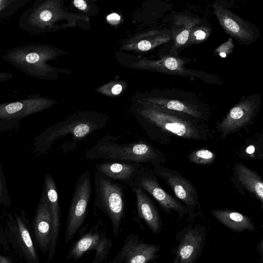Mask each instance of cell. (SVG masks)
Returning a JSON list of instances; mask_svg holds the SVG:
<instances>
[{"label": "cell", "instance_id": "obj_12", "mask_svg": "<svg viewBox=\"0 0 263 263\" xmlns=\"http://www.w3.org/2000/svg\"><path fill=\"white\" fill-rule=\"evenodd\" d=\"M160 246L146 243L137 234H129L113 259L107 263H148L159 256Z\"/></svg>", "mask_w": 263, "mask_h": 263}, {"label": "cell", "instance_id": "obj_10", "mask_svg": "<svg viewBox=\"0 0 263 263\" xmlns=\"http://www.w3.org/2000/svg\"><path fill=\"white\" fill-rule=\"evenodd\" d=\"M260 104V99L258 95L241 99L217 125L220 137L224 138L250 124L258 112Z\"/></svg>", "mask_w": 263, "mask_h": 263}, {"label": "cell", "instance_id": "obj_2", "mask_svg": "<svg viewBox=\"0 0 263 263\" xmlns=\"http://www.w3.org/2000/svg\"><path fill=\"white\" fill-rule=\"evenodd\" d=\"M121 137L105 135L85 152V158L88 160L150 163L153 166L165 161L164 154L153 145L142 141L118 142Z\"/></svg>", "mask_w": 263, "mask_h": 263}, {"label": "cell", "instance_id": "obj_16", "mask_svg": "<svg viewBox=\"0 0 263 263\" xmlns=\"http://www.w3.org/2000/svg\"><path fill=\"white\" fill-rule=\"evenodd\" d=\"M53 101L37 96L14 102L0 104V119L11 120L25 117L50 107Z\"/></svg>", "mask_w": 263, "mask_h": 263}, {"label": "cell", "instance_id": "obj_36", "mask_svg": "<svg viewBox=\"0 0 263 263\" xmlns=\"http://www.w3.org/2000/svg\"><path fill=\"white\" fill-rule=\"evenodd\" d=\"M3 185L2 183L1 177V174H0V197L3 194Z\"/></svg>", "mask_w": 263, "mask_h": 263}, {"label": "cell", "instance_id": "obj_23", "mask_svg": "<svg viewBox=\"0 0 263 263\" xmlns=\"http://www.w3.org/2000/svg\"><path fill=\"white\" fill-rule=\"evenodd\" d=\"M200 22V21L197 18L183 14L175 16L172 52H175L187 42L191 32Z\"/></svg>", "mask_w": 263, "mask_h": 263}, {"label": "cell", "instance_id": "obj_34", "mask_svg": "<svg viewBox=\"0 0 263 263\" xmlns=\"http://www.w3.org/2000/svg\"><path fill=\"white\" fill-rule=\"evenodd\" d=\"M255 151V146L254 145H250L246 149V153L248 155L253 154Z\"/></svg>", "mask_w": 263, "mask_h": 263}, {"label": "cell", "instance_id": "obj_25", "mask_svg": "<svg viewBox=\"0 0 263 263\" xmlns=\"http://www.w3.org/2000/svg\"><path fill=\"white\" fill-rule=\"evenodd\" d=\"M187 159L192 163L207 165L212 163L215 159V154L207 149L194 151L187 156Z\"/></svg>", "mask_w": 263, "mask_h": 263}, {"label": "cell", "instance_id": "obj_20", "mask_svg": "<svg viewBox=\"0 0 263 263\" xmlns=\"http://www.w3.org/2000/svg\"><path fill=\"white\" fill-rule=\"evenodd\" d=\"M187 62L182 58L174 56H166L156 62H153L152 66L161 72L179 76L199 78L204 81H209L211 74L185 67Z\"/></svg>", "mask_w": 263, "mask_h": 263}, {"label": "cell", "instance_id": "obj_9", "mask_svg": "<svg viewBox=\"0 0 263 263\" xmlns=\"http://www.w3.org/2000/svg\"><path fill=\"white\" fill-rule=\"evenodd\" d=\"M101 221L91 228L89 231L77 240L69 249L66 258L76 260L85 253L95 251L92 263L107 262L108 255L113 246L110 238L105 231L101 229Z\"/></svg>", "mask_w": 263, "mask_h": 263}, {"label": "cell", "instance_id": "obj_18", "mask_svg": "<svg viewBox=\"0 0 263 263\" xmlns=\"http://www.w3.org/2000/svg\"><path fill=\"white\" fill-rule=\"evenodd\" d=\"M130 189L135 195L138 217L144 221L153 234L159 233L162 230V222L151 197L141 189L135 187Z\"/></svg>", "mask_w": 263, "mask_h": 263}, {"label": "cell", "instance_id": "obj_31", "mask_svg": "<svg viewBox=\"0 0 263 263\" xmlns=\"http://www.w3.org/2000/svg\"><path fill=\"white\" fill-rule=\"evenodd\" d=\"M76 7L81 10H84L87 8L86 2L83 0H74L73 2Z\"/></svg>", "mask_w": 263, "mask_h": 263}, {"label": "cell", "instance_id": "obj_15", "mask_svg": "<svg viewBox=\"0 0 263 263\" xmlns=\"http://www.w3.org/2000/svg\"><path fill=\"white\" fill-rule=\"evenodd\" d=\"M95 167L96 171L107 178L129 187L147 168L141 163L121 161H104L97 163Z\"/></svg>", "mask_w": 263, "mask_h": 263}, {"label": "cell", "instance_id": "obj_21", "mask_svg": "<svg viewBox=\"0 0 263 263\" xmlns=\"http://www.w3.org/2000/svg\"><path fill=\"white\" fill-rule=\"evenodd\" d=\"M235 182L263 203V182L255 172L241 163H237L234 168Z\"/></svg>", "mask_w": 263, "mask_h": 263}, {"label": "cell", "instance_id": "obj_4", "mask_svg": "<svg viewBox=\"0 0 263 263\" xmlns=\"http://www.w3.org/2000/svg\"><path fill=\"white\" fill-rule=\"evenodd\" d=\"M94 205L109 219L113 234L119 233L126 207L127 186L113 181L97 171L94 177Z\"/></svg>", "mask_w": 263, "mask_h": 263}, {"label": "cell", "instance_id": "obj_13", "mask_svg": "<svg viewBox=\"0 0 263 263\" xmlns=\"http://www.w3.org/2000/svg\"><path fill=\"white\" fill-rule=\"evenodd\" d=\"M154 173L163 179L176 197L183 204L194 210L199 206L197 192L194 185L176 170L161 164L153 166Z\"/></svg>", "mask_w": 263, "mask_h": 263}, {"label": "cell", "instance_id": "obj_29", "mask_svg": "<svg viewBox=\"0 0 263 263\" xmlns=\"http://www.w3.org/2000/svg\"><path fill=\"white\" fill-rule=\"evenodd\" d=\"M161 43L156 42H152L148 40H142L138 44V48L141 51H147L151 49L153 46L157 44H160Z\"/></svg>", "mask_w": 263, "mask_h": 263}, {"label": "cell", "instance_id": "obj_1", "mask_svg": "<svg viewBox=\"0 0 263 263\" xmlns=\"http://www.w3.org/2000/svg\"><path fill=\"white\" fill-rule=\"evenodd\" d=\"M134 113L147 136L158 142L168 143L173 136L187 140H207V126L186 115L147 103L136 107Z\"/></svg>", "mask_w": 263, "mask_h": 263}, {"label": "cell", "instance_id": "obj_8", "mask_svg": "<svg viewBox=\"0 0 263 263\" xmlns=\"http://www.w3.org/2000/svg\"><path fill=\"white\" fill-rule=\"evenodd\" d=\"M133 187L143 190L167 214L174 212L177 214L178 218L181 219L187 215L193 214L194 210L181 203L161 186L157 176L152 170L146 168L137 177L130 188Z\"/></svg>", "mask_w": 263, "mask_h": 263}, {"label": "cell", "instance_id": "obj_35", "mask_svg": "<svg viewBox=\"0 0 263 263\" xmlns=\"http://www.w3.org/2000/svg\"><path fill=\"white\" fill-rule=\"evenodd\" d=\"M0 263H11L8 259L0 255Z\"/></svg>", "mask_w": 263, "mask_h": 263}, {"label": "cell", "instance_id": "obj_22", "mask_svg": "<svg viewBox=\"0 0 263 263\" xmlns=\"http://www.w3.org/2000/svg\"><path fill=\"white\" fill-rule=\"evenodd\" d=\"M210 213L220 223L234 232L256 230L252 220L240 213L227 210H212Z\"/></svg>", "mask_w": 263, "mask_h": 263}, {"label": "cell", "instance_id": "obj_19", "mask_svg": "<svg viewBox=\"0 0 263 263\" xmlns=\"http://www.w3.org/2000/svg\"><path fill=\"white\" fill-rule=\"evenodd\" d=\"M51 230V217L44 192L37 207L34 222L35 237L41 249L44 253L49 250Z\"/></svg>", "mask_w": 263, "mask_h": 263}, {"label": "cell", "instance_id": "obj_27", "mask_svg": "<svg viewBox=\"0 0 263 263\" xmlns=\"http://www.w3.org/2000/svg\"><path fill=\"white\" fill-rule=\"evenodd\" d=\"M234 48V45L231 38L221 45L215 50L216 52L220 57L224 58L232 52Z\"/></svg>", "mask_w": 263, "mask_h": 263}, {"label": "cell", "instance_id": "obj_17", "mask_svg": "<svg viewBox=\"0 0 263 263\" xmlns=\"http://www.w3.org/2000/svg\"><path fill=\"white\" fill-rule=\"evenodd\" d=\"M45 193L49 209L52 222L51 238L49 248V259L53 257L55 251L61 226V213L55 182L50 174L45 178Z\"/></svg>", "mask_w": 263, "mask_h": 263}, {"label": "cell", "instance_id": "obj_32", "mask_svg": "<svg viewBox=\"0 0 263 263\" xmlns=\"http://www.w3.org/2000/svg\"><path fill=\"white\" fill-rule=\"evenodd\" d=\"M13 77V74L10 73L0 71V82L9 80Z\"/></svg>", "mask_w": 263, "mask_h": 263}, {"label": "cell", "instance_id": "obj_30", "mask_svg": "<svg viewBox=\"0 0 263 263\" xmlns=\"http://www.w3.org/2000/svg\"><path fill=\"white\" fill-rule=\"evenodd\" d=\"M107 20L110 23L115 24L120 21V16L117 13H113L107 16Z\"/></svg>", "mask_w": 263, "mask_h": 263}, {"label": "cell", "instance_id": "obj_6", "mask_svg": "<svg viewBox=\"0 0 263 263\" xmlns=\"http://www.w3.org/2000/svg\"><path fill=\"white\" fill-rule=\"evenodd\" d=\"M92 193L91 176L85 171L78 178L67 216L65 242L71 240L83 225Z\"/></svg>", "mask_w": 263, "mask_h": 263}, {"label": "cell", "instance_id": "obj_11", "mask_svg": "<svg viewBox=\"0 0 263 263\" xmlns=\"http://www.w3.org/2000/svg\"><path fill=\"white\" fill-rule=\"evenodd\" d=\"M147 103L161 108L176 112L203 122L209 118V110L205 105L196 100L191 99L187 95L171 93L147 99Z\"/></svg>", "mask_w": 263, "mask_h": 263}, {"label": "cell", "instance_id": "obj_37", "mask_svg": "<svg viewBox=\"0 0 263 263\" xmlns=\"http://www.w3.org/2000/svg\"><path fill=\"white\" fill-rule=\"evenodd\" d=\"M148 263H157V261H153V262H148Z\"/></svg>", "mask_w": 263, "mask_h": 263}, {"label": "cell", "instance_id": "obj_28", "mask_svg": "<svg viewBox=\"0 0 263 263\" xmlns=\"http://www.w3.org/2000/svg\"><path fill=\"white\" fill-rule=\"evenodd\" d=\"M208 30L205 28L200 27L195 30L193 32H191L188 41L192 42L204 40L209 34Z\"/></svg>", "mask_w": 263, "mask_h": 263}, {"label": "cell", "instance_id": "obj_26", "mask_svg": "<svg viewBox=\"0 0 263 263\" xmlns=\"http://www.w3.org/2000/svg\"><path fill=\"white\" fill-rule=\"evenodd\" d=\"M18 231L22 241L31 257L36 260V256L30 233L20 218L17 217Z\"/></svg>", "mask_w": 263, "mask_h": 263}, {"label": "cell", "instance_id": "obj_24", "mask_svg": "<svg viewBox=\"0 0 263 263\" xmlns=\"http://www.w3.org/2000/svg\"><path fill=\"white\" fill-rule=\"evenodd\" d=\"M30 0H0V20L13 15Z\"/></svg>", "mask_w": 263, "mask_h": 263}, {"label": "cell", "instance_id": "obj_5", "mask_svg": "<svg viewBox=\"0 0 263 263\" xmlns=\"http://www.w3.org/2000/svg\"><path fill=\"white\" fill-rule=\"evenodd\" d=\"M52 55L51 49L32 43L10 49L1 58L28 76L45 79L49 72V67L45 62Z\"/></svg>", "mask_w": 263, "mask_h": 263}, {"label": "cell", "instance_id": "obj_7", "mask_svg": "<svg viewBox=\"0 0 263 263\" xmlns=\"http://www.w3.org/2000/svg\"><path fill=\"white\" fill-rule=\"evenodd\" d=\"M206 238L205 227L197 223L188 224L176 236L178 241L172 250L174 254L173 263H196L200 257Z\"/></svg>", "mask_w": 263, "mask_h": 263}, {"label": "cell", "instance_id": "obj_3", "mask_svg": "<svg viewBox=\"0 0 263 263\" xmlns=\"http://www.w3.org/2000/svg\"><path fill=\"white\" fill-rule=\"evenodd\" d=\"M108 117L94 113H81L67 118L48 129L43 135L46 148L58 139L69 136L67 143L62 148L64 152L71 151L80 142L93 133L104 128Z\"/></svg>", "mask_w": 263, "mask_h": 263}, {"label": "cell", "instance_id": "obj_14", "mask_svg": "<svg viewBox=\"0 0 263 263\" xmlns=\"http://www.w3.org/2000/svg\"><path fill=\"white\" fill-rule=\"evenodd\" d=\"M212 7L214 14L228 34L241 44L255 41V32L246 21L218 3H214Z\"/></svg>", "mask_w": 263, "mask_h": 263}, {"label": "cell", "instance_id": "obj_33", "mask_svg": "<svg viewBox=\"0 0 263 263\" xmlns=\"http://www.w3.org/2000/svg\"><path fill=\"white\" fill-rule=\"evenodd\" d=\"M122 90V86L120 84L115 85L111 88V92L115 95H119Z\"/></svg>", "mask_w": 263, "mask_h": 263}]
</instances>
